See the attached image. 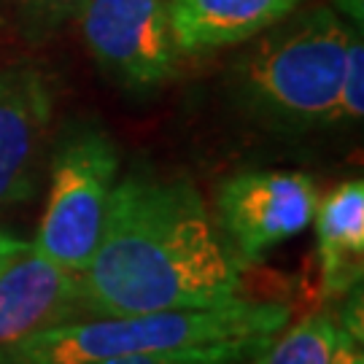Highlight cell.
<instances>
[{
  "mask_svg": "<svg viewBox=\"0 0 364 364\" xmlns=\"http://www.w3.org/2000/svg\"><path fill=\"white\" fill-rule=\"evenodd\" d=\"M78 273L43 259L33 246L0 273V348L38 329L81 318Z\"/></svg>",
  "mask_w": 364,
  "mask_h": 364,
  "instance_id": "ba28073f",
  "label": "cell"
},
{
  "mask_svg": "<svg viewBox=\"0 0 364 364\" xmlns=\"http://www.w3.org/2000/svg\"><path fill=\"white\" fill-rule=\"evenodd\" d=\"M95 63L127 90H156L178 70L168 0H84L73 16Z\"/></svg>",
  "mask_w": 364,
  "mask_h": 364,
  "instance_id": "8992f818",
  "label": "cell"
},
{
  "mask_svg": "<svg viewBox=\"0 0 364 364\" xmlns=\"http://www.w3.org/2000/svg\"><path fill=\"white\" fill-rule=\"evenodd\" d=\"M117 173V144L100 127L87 124L68 130L54 151L43 216L30 240L33 251L65 270L81 273L103 232Z\"/></svg>",
  "mask_w": 364,
  "mask_h": 364,
  "instance_id": "277c9868",
  "label": "cell"
},
{
  "mask_svg": "<svg viewBox=\"0 0 364 364\" xmlns=\"http://www.w3.org/2000/svg\"><path fill=\"white\" fill-rule=\"evenodd\" d=\"M318 186L305 173L243 170L216 189V227L240 264L259 262L313 224Z\"/></svg>",
  "mask_w": 364,
  "mask_h": 364,
  "instance_id": "5b68a950",
  "label": "cell"
},
{
  "mask_svg": "<svg viewBox=\"0 0 364 364\" xmlns=\"http://www.w3.org/2000/svg\"><path fill=\"white\" fill-rule=\"evenodd\" d=\"M316 248L326 299L362 287L364 273V183L351 178L318 200L313 216Z\"/></svg>",
  "mask_w": 364,
  "mask_h": 364,
  "instance_id": "30bf717a",
  "label": "cell"
},
{
  "mask_svg": "<svg viewBox=\"0 0 364 364\" xmlns=\"http://www.w3.org/2000/svg\"><path fill=\"white\" fill-rule=\"evenodd\" d=\"M78 284L90 316L186 311L243 297V264L195 183L135 165L111 192Z\"/></svg>",
  "mask_w": 364,
  "mask_h": 364,
  "instance_id": "6da1fadb",
  "label": "cell"
},
{
  "mask_svg": "<svg viewBox=\"0 0 364 364\" xmlns=\"http://www.w3.org/2000/svg\"><path fill=\"white\" fill-rule=\"evenodd\" d=\"M262 343H237V346H210V348H192V351L146 353V356H127L100 364H246V359L259 348Z\"/></svg>",
  "mask_w": 364,
  "mask_h": 364,
  "instance_id": "7c38bea8",
  "label": "cell"
},
{
  "mask_svg": "<svg viewBox=\"0 0 364 364\" xmlns=\"http://www.w3.org/2000/svg\"><path fill=\"white\" fill-rule=\"evenodd\" d=\"M335 364H364V340L353 338L343 329V340H340V351Z\"/></svg>",
  "mask_w": 364,
  "mask_h": 364,
  "instance_id": "2e32d148",
  "label": "cell"
},
{
  "mask_svg": "<svg viewBox=\"0 0 364 364\" xmlns=\"http://www.w3.org/2000/svg\"><path fill=\"white\" fill-rule=\"evenodd\" d=\"M299 0H168L178 54H197L251 41L284 22Z\"/></svg>",
  "mask_w": 364,
  "mask_h": 364,
  "instance_id": "9c48e42d",
  "label": "cell"
},
{
  "mask_svg": "<svg viewBox=\"0 0 364 364\" xmlns=\"http://www.w3.org/2000/svg\"><path fill=\"white\" fill-rule=\"evenodd\" d=\"M364 114V49L353 33L346 52V68L338 95V122H359Z\"/></svg>",
  "mask_w": 364,
  "mask_h": 364,
  "instance_id": "4fadbf2b",
  "label": "cell"
},
{
  "mask_svg": "<svg viewBox=\"0 0 364 364\" xmlns=\"http://www.w3.org/2000/svg\"><path fill=\"white\" fill-rule=\"evenodd\" d=\"M270 30L237 68L248 105L287 130L338 124L340 81L353 30L329 9Z\"/></svg>",
  "mask_w": 364,
  "mask_h": 364,
  "instance_id": "3957f363",
  "label": "cell"
},
{
  "mask_svg": "<svg viewBox=\"0 0 364 364\" xmlns=\"http://www.w3.org/2000/svg\"><path fill=\"white\" fill-rule=\"evenodd\" d=\"M281 302L237 297L208 308L90 316L38 329L0 348V364H100L146 353L264 343L289 324Z\"/></svg>",
  "mask_w": 364,
  "mask_h": 364,
  "instance_id": "7a4b0ae2",
  "label": "cell"
},
{
  "mask_svg": "<svg viewBox=\"0 0 364 364\" xmlns=\"http://www.w3.org/2000/svg\"><path fill=\"white\" fill-rule=\"evenodd\" d=\"M343 340L338 311L308 313L302 321L281 326L246 359V364H335Z\"/></svg>",
  "mask_w": 364,
  "mask_h": 364,
  "instance_id": "8fae6325",
  "label": "cell"
},
{
  "mask_svg": "<svg viewBox=\"0 0 364 364\" xmlns=\"http://www.w3.org/2000/svg\"><path fill=\"white\" fill-rule=\"evenodd\" d=\"M27 248H30V240L19 237V235L11 232V230H6V227H0V273H3L19 254H25Z\"/></svg>",
  "mask_w": 364,
  "mask_h": 364,
  "instance_id": "9a60e30c",
  "label": "cell"
},
{
  "mask_svg": "<svg viewBox=\"0 0 364 364\" xmlns=\"http://www.w3.org/2000/svg\"><path fill=\"white\" fill-rule=\"evenodd\" d=\"M54 117V87L46 70H0V208L38 192V162Z\"/></svg>",
  "mask_w": 364,
  "mask_h": 364,
  "instance_id": "52a82bcc",
  "label": "cell"
},
{
  "mask_svg": "<svg viewBox=\"0 0 364 364\" xmlns=\"http://www.w3.org/2000/svg\"><path fill=\"white\" fill-rule=\"evenodd\" d=\"M16 16L33 30H57L73 19L84 0H6Z\"/></svg>",
  "mask_w": 364,
  "mask_h": 364,
  "instance_id": "5bb4252c",
  "label": "cell"
}]
</instances>
